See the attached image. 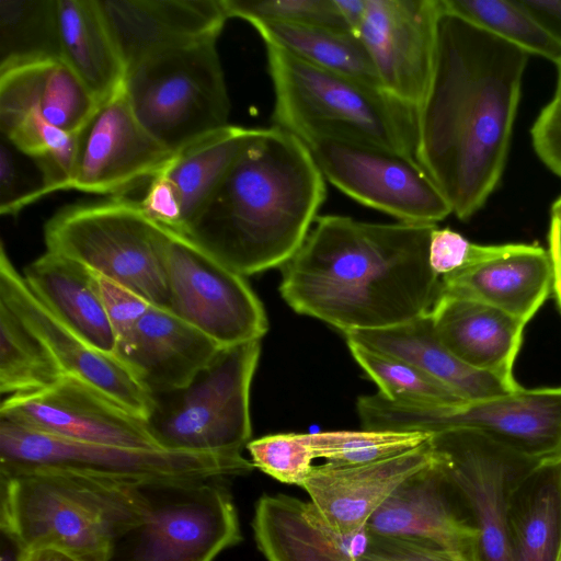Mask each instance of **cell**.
<instances>
[{
	"mask_svg": "<svg viewBox=\"0 0 561 561\" xmlns=\"http://www.w3.org/2000/svg\"><path fill=\"white\" fill-rule=\"evenodd\" d=\"M515 244H477L450 228L436 226L431 233L430 265L437 276L443 277L502 256L512 251Z\"/></svg>",
	"mask_w": 561,
	"mask_h": 561,
	"instance_id": "ab89813d",
	"label": "cell"
},
{
	"mask_svg": "<svg viewBox=\"0 0 561 561\" xmlns=\"http://www.w3.org/2000/svg\"><path fill=\"white\" fill-rule=\"evenodd\" d=\"M437 458L432 437L400 455L357 466H313L301 488L337 531L365 529L379 506L408 478Z\"/></svg>",
	"mask_w": 561,
	"mask_h": 561,
	"instance_id": "7402d4cb",
	"label": "cell"
},
{
	"mask_svg": "<svg viewBox=\"0 0 561 561\" xmlns=\"http://www.w3.org/2000/svg\"><path fill=\"white\" fill-rule=\"evenodd\" d=\"M23 277L68 329L94 350L115 356L116 336L95 272L46 251L24 268Z\"/></svg>",
	"mask_w": 561,
	"mask_h": 561,
	"instance_id": "4316f807",
	"label": "cell"
},
{
	"mask_svg": "<svg viewBox=\"0 0 561 561\" xmlns=\"http://www.w3.org/2000/svg\"><path fill=\"white\" fill-rule=\"evenodd\" d=\"M537 24L561 45V0H518Z\"/></svg>",
	"mask_w": 561,
	"mask_h": 561,
	"instance_id": "f6af8a7d",
	"label": "cell"
},
{
	"mask_svg": "<svg viewBox=\"0 0 561 561\" xmlns=\"http://www.w3.org/2000/svg\"><path fill=\"white\" fill-rule=\"evenodd\" d=\"M253 469V463L243 456L81 443L0 420V474L54 470L140 485L226 479L248 474Z\"/></svg>",
	"mask_w": 561,
	"mask_h": 561,
	"instance_id": "52a82bcc",
	"label": "cell"
},
{
	"mask_svg": "<svg viewBox=\"0 0 561 561\" xmlns=\"http://www.w3.org/2000/svg\"><path fill=\"white\" fill-rule=\"evenodd\" d=\"M169 232V310L221 347L261 340L267 317L245 277Z\"/></svg>",
	"mask_w": 561,
	"mask_h": 561,
	"instance_id": "4fadbf2b",
	"label": "cell"
},
{
	"mask_svg": "<svg viewBox=\"0 0 561 561\" xmlns=\"http://www.w3.org/2000/svg\"><path fill=\"white\" fill-rule=\"evenodd\" d=\"M61 60L102 105L125 84L126 69L96 0H57Z\"/></svg>",
	"mask_w": 561,
	"mask_h": 561,
	"instance_id": "4dcf8cb0",
	"label": "cell"
},
{
	"mask_svg": "<svg viewBox=\"0 0 561 561\" xmlns=\"http://www.w3.org/2000/svg\"><path fill=\"white\" fill-rule=\"evenodd\" d=\"M252 528L266 561H357L370 539L366 528L337 531L311 501L285 494L257 500Z\"/></svg>",
	"mask_w": 561,
	"mask_h": 561,
	"instance_id": "cb8c5ba5",
	"label": "cell"
},
{
	"mask_svg": "<svg viewBox=\"0 0 561 561\" xmlns=\"http://www.w3.org/2000/svg\"><path fill=\"white\" fill-rule=\"evenodd\" d=\"M98 107L95 99L62 60L0 71V123L35 112L51 126L76 134Z\"/></svg>",
	"mask_w": 561,
	"mask_h": 561,
	"instance_id": "83f0119b",
	"label": "cell"
},
{
	"mask_svg": "<svg viewBox=\"0 0 561 561\" xmlns=\"http://www.w3.org/2000/svg\"><path fill=\"white\" fill-rule=\"evenodd\" d=\"M432 434L380 430L310 433L316 458L334 466H357L387 459L427 442Z\"/></svg>",
	"mask_w": 561,
	"mask_h": 561,
	"instance_id": "8d00e7d4",
	"label": "cell"
},
{
	"mask_svg": "<svg viewBox=\"0 0 561 561\" xmlns=\"http://www.w3.org/2000/svg\"><path fill=\"white\" fill-rule=\"evenodd\" d=\"M348 341L411 363L456 391L477 401L519 390L456 357L437 337L430 312L405 323L380 330L344 333Z\"/></svg>",
	"mask_w": 561,
	"mask_h": 561,
	"instance_id": "f1b7e54d",
	"label": "cell"
},
{
	"mask_svg": "<svg viewBox=\"0 0 561 561\" xmlns=\"http://www.w3.org/2000/svg\"><path fill=\"white\" fill-rule=\"evenodd\" d=\"M356 410L365 430L436 434L474 430L529 458L561 459V387L524 389L451 405H411L379 392L362 396Z\"/></svg>",
	"mask_w": 561,
	"mask_h": 561,
	"instance_id": "8fae6325",
	"label": "cell"
},
{
	"mask_svg": "<svg viewBox=\"0 0 561 561\" xmlns=\"http://www.w3.org/2000/svg\"><path fill=\"white\" fill-rule=\"evenodd\" d=\"M216 43L207 39L157 54L126 73L125 93L135 116L173 153L230 125Z\"/></svg>",
	"mask_w": 561,
	"mask_h": 561,
	"instance_id": "ba28073f",
	"label": "cell"
},
{
	"mask_svg": "<svg viewBox=\"0 0 561 561\" xmlns=\"http://www.w3.org/2000/svg\"><path fill=\"white\" fill-rule=\"evenodd\" d=\"M0 420L75 442L161 449L145 419L72 375L38 391L8 396Z\"/></svg>",
	"mask_w": 561,
	"mask_h": 561,
	"instance_id": "9a60e30c",
	"label": "cell"
},
{
	"mask_svg": "<svg viewBox=\"0 0 561 561\" xmlns=\"http://www.w3.org/2000/svg\"><path fill=\"white\" fill-rule=\"evenodd\" d=\"M221 348L169 309L150 304L115 356L153 396L188 385Z\"/></svg>",
	"mask_w": 561,
	"mask_h": 561,
	"instance_id": "603a6c76",
	"label": "cell"
},
{
	"mask_svg": "<svg viewBox=\"0 0 561 561\" xmlns=\"http://www.w3.org/2000/svg\"><path fill=\"white\" fill-rule=\"evenodd\" d=\"M174 154L142 127L123 87L80 131L70 190L123 197L150 183Z\"/></svg>",
	"mask_w": 561,
	"mask_h": 561,
	"instance_id": "e0dca14e",
	"label": "cell"
},
{
	"mask_svg": "<svg viewBox=\"0 0 561 561\" xmlns=\"http://www.w3.org/2000/svg\"><path fill=\"white\" fill-rule=\"evenodd\" d=\"M65 375L44 343L0 301V392L14 396L38 391Z\"/></svg>",
	"mask_w": 561,
	"mask_h": 561,
	"instance_id": "836d02e7",
	"label": "cell"
},
{
	"mask_svg": "<svg viewBox=\"0 0 561 561\" xmlns=\"http://www.w3.org/2000/svg\"><path fill=\"white\" fill-rule=\"evenodd\" d=\"M274 91L273 126L302 142L347 138L415 158V111L381 88L265 45Z\"/></svg>",
	"mask_w": 561,
	"mask_h": 561,
	"instance_id": "5b68a950",
	"label": "cell"
},
{
	"mask_svg": "<svg viewBox=\"0 0 561 561\" xmlns=\"http://www.w3.org/2000/svg\"><path fill=\"white\" fill-rule=\"evenodd\" d=\"M527 60L519 47L443 9L431 82L415 111V159L460 220L501 181Z\"/></svg>",
	"mask_w": 561,
	"mask_h": 561,
	"instance_id": "6da1fadb",
	"label": "cell"
},
{
	"mask_svg": "<svg viewBox=\"0 0 561 561\" xmlns=\"http://www.w3.org/2000/svg\"><path fill=\"white\" fill-rule=\"evenodd\" d=\"M21 176L13 156L4 144L0 148V213L16 215L18 206L23 197Z\"/></svg>",
	"mask_w": 561,
	"mask_h": 561,
	"instance_id": "ee69618b",
	"label": "cell"
},
{
	"mask_svg": "<svg viewBox=\"0 0 561 561\" xmlns=\"http://www.w3.org/2000/svg\"><path fill=\"white\" fill-rule=\"evenodd\" d=\"M334 187L402 222L436 225L450 205L415 158L347 138L304 142Z\"/></svg>",
	"mask_w": 561,
	"mask_h": 561,
	"instance_id": "7c38bea8",
	"label": "cell"
},
{
	"mask_svg": "<svg viewBox=\"0 0 561 561\" xmlns=\"http://www.w3.org/2000/svg\"><path fill=\"white\" fill-rule=\"evenodd\" d=\"M553 219V218H552ZM556 220V219H554ZM557 221V220H556ZM558 224L561 226V224L558 221Z\"/></svg>",
	"mask_w": 561,
	"mask_h": 561,
	"instance_id": "f5cc1de1",
	"label": "cell"
},
{
	"mask_svg": "<svg viewBox=\"0 0 561 561\" xmlns=\"http://www.w3.org/2000/svg\"><path fill=\"white\" fill-rule=\"evenodd\" d=\"M430 316L439 341L461 362L520 387L513 365L527 323L493 306L445 294Z\"/></svg>",
	"mask_w": 561,
	"mask_h": 561,
	"instance_id": "d4e9b609",
	"label": "cell"
},
{
	"mask_svg": "<svg viewBox=\"0 0 561 561\" xmlns=\"http://www.w3.org/2000/svg\"><path fill=\"white\" fill-rule=\"evenodd\" d=\"M46 251L62 255L169 309L170 232L139 201L111 197L62 207L44 226Z\"/></svg>",
	"mask_w": 561,
	"mask_h": 561,
	"instance_id": "8992f818",
	"label": "cell"
},
{
	"mask_svg": "<svg viewBox=\"0 0 561 561\" xmlns=\"http://www.w3.org/2000/svg\"><path fill=\"white\" fill-rule=\"evenodd\" d=\"M442 11L440 0H367L356 35L381 89L414 111L431 82Z\"/></svg>",
	"mask_w": 561,
	"mask_h": 561,
	"instance_id": "2e32d148",
	"label": "cell"
},
{
	"mask_svg": "<svg viewBox=\"0 0 561 561\" xmlns=\"http://www.w3.org/2000/svg\"><path fill=\"white\" fill-rule=\"evenodd\" d=\"M0 526L21 551L56 548L106 561L114 537L139 515V485L54 470L0 474Z\"/></svg>",
	"mask_w": 561,
	"mask_h": 561,
	"instance_id": "277c9868",
	"label": "cell"
},
{
	"mask_svg": "<svg viewBox=\"0 0 561 561\" xmlns=\"http://www.w3.org/2000/svg\"><path fill=\"white\" fill-rule=\"evenodd\" d=\"M96 274V273H95ZM101 296L116 336V350L131 336L150 302L127 287L96 274Z\"/></svg>",
	"mask_w": 561,
	"mask_h": 561,
	"instance_id": "60d3db41",
	"label": "cell"
},
{
	"mask_svg": "<svg viewBox=\"0 0 561 561\" xmlns=\"http://www.w3.org/2000/svg\"><path fill=\"white\" fill-rule=\"evenodd\" d=\"M530 134L537 156L561 178V102L552 100L542 108Z\"/></svg>",
	"mask_w": 561,
	"mask_h": 561,
	"instance_id": "7bdbcfd3",
	"label": "cell"
},
{
	"mask_svg": "<svg viewBox=\"0 0 561 561\" xmlns=\"http://www.w3.org/2000/svg\"><path fill=\"white\" fill-rule=\"evenodd\" d=\"M18 561H80L72 554L56 548H33L22 550Z\"/></svg>",
	"mask_w": 561,
	"mask_h": 561,
	"instance_id": "c3c4849f",
	"label": "cell"
},
{
	"mask_svg": "<svg viewBox=\"0 0 561 561\" xmlns=\"http://www.w3.org/2000/svg\"><path fill=\"white\" fill-rule=\"evenodd\" d=\"M259 128L228 125L191 144L147 187L139 204L152 220L182 234Z\"/></svg>",
	"mask_w": 561,
	"mask_h": 561,
	"instance_id": "44dd1931",
	"label": "cell"
},
{
	"mask_svg": "<svg viewBox=\"0 0 561 561\" xmlns=\"http://www.w3.org/2000/svg\"><path fill=\"white\" fill-rule=\"evenodd\" d=\"M357 561H479V559L476 554L449 551L419 541L370 535L368 546Z\"/></svg>",
	"mask_w": 561,
	"mask_h": 561,
	"instance_id": "b9f144b4",
	"label": "cell"
},
{
	"mask_svg": "<svg viewBox=\"0 0 561 561\" xmlns=\"http://www.w3.org/2000/svg\"><path fill=\"white\" fill-rule=\"evenodd\" d=\"M548 245L552 265V290L561 309V226L552 218L548 232Z\"/></svg>",
	"mask_w": 561,
	"mask_h": 561,
	"instance_id": "bcb514c9",
	"label": "cell"
},
{
	"mask_svg": "<svg viewBox=\"0 0 561 561\" xmlns=\"http://www.w3.org/2000/svg\"><path fill=\"white\" fill-rule=\"evenodd\" d=\"M222 480L140 484L138 518L114 537L106 561H215L242 540Z\"/></svg>",
	"mask_w": 561,
	"mask_h": 561,
	"instance_id": "9c48e42d",
	"label": "cell"
},
{
	"mask_svg": "<svg viewBox=\"0 0 561 561\" xmlns=\"http://www.w3.org/2000/svg\"><path fill=\"white\" fill-rule=\"evenodd\" d=\"M446 12L519 47L528 55L556 65L561 45L551 38L520 5L518 0H440Z\"/></svg>",
	"mask_w": 561,
	"mask_h": 561,
	"instance_id": "d590c367",
	"label": "cell"
},
{
	"mask_svg": "<svg viewBox=\"0 0 561 561\" xmlns=\"http://www.w3.org/2000/svg\"><path fill=\"white\" fill-rule=\"evenodd\" d=\"M125 66L217 39L228 20L222 0H96Z\"/></svg>",
	"mask_w": 561,
	"mask_h": 561,
	"instance_id": "ffe728a7",
	"label": "cell"
},
{
	"mask_svg": "<svg viewBox=\"0 0 561 561\" xmlns=\"http://www.w3.org/2000/svg\"><path fill=\"white\" fill-rule=\"evenodd\" d=\"M551 218L561 224V196L553 203L551 207Z\"/></svg>",
	"mask_w": 561,
	"mask_h": 561,
	"instance_id": "681fc988",
	"label": "cell"
},
{
	"mask_svg": "<svg viewBox=\"0 0 561 561\" xmlns=\"http://www.w3.org/2000/svg\"><path fill=\"white\" fill-rule=\"evenodd\" d=\"M347 346L353 358L389 401L411 405H451L467 402L448 386L401 358L353 341Z\"/></svg>",
	"mask_w": 561,
	"mask_h": 561,
	"instance_id": "e575fe53",
	"label": "cell"
},
{
	"mask_svg": "<svg viewBox=\"0 0 561 561\" xmlns=\"http://www.w3.org/2000/svg\"><path fill=\"white\" fill-rule=\"evenodd\" d=\"M440 465L478 531L479 561H513L508 502L517 480L539 460L474 430L432 435Z\"/></svg>",
	"mask_w": 561,
	"mask_h": 561,
	"instance_id": "5bb4252c",
	"label": "cell"
},
{
	"mask_svg": "<svg viewBox=\"0 0 561 561\" xmlns=\"http://www.w3.org/2000/svg\"><path fill=\"white\" fill-rule=\"evenodd\" d=\"M557 561H561V543H560V549H559Z\"/></svg>",
	"mask_w": 561,
	"mask_h": 561,
	"instance_id": "816d5d0a",
	"label": "cell"
},
{
	"mask_svg": "<svg viewBox=\"0 0 561 561\" xmlns=\"http://www.w3.org/2000/svg\"><path fill=\"white\" fill-rule=\"evenodd\" d=\"M435 227L318 216L280 267V296L295 312L343 334L387 329L424 316L440 291V277L428 257Z\"/></svg>",
	"mask_w": 561,
	"mask_h": 561,
	"instance_id": "7a4b0ae2",
	"label": "cell"
},
{
	"mask_svg": "<svg viewBox=\"0 0 561 561\" xmlns=\"http://www.w3.org/2000/svg\"><path fill=\"white\" fill-rule=\"evenodd\" d=\"M552 291L548 250L516 243L508 253L440 277V291L480 301L527 323Z\"/></svg>",
	"mask_w": 561,
	"mask_h": 561,
	"instance_id": "484cf974",
	"label": "cell"
},
{
	"mask_svg": "<svg viewBox=\"0 0 561 561\" xmlns=\"http://www.w3.org/2000/svg\"><path fill=\"white\" fill-rule=\"evenodd\" d=\"M260 340L222 347L185 387L153 394L148 428L161 449L242 456Z\"/></svg>",
	"mask_w": 561,
	"mask_h": 561,
	"instance_id": "30bf717a",
	"label": "cell"
},
{
	"mask_svg": "<svg viewBox=\"0 0 561 561\" xmlns=\"http://www.w3.org/2000/svg\"><path fill=\"white\" fill-rule=\"evenodd\" d=\"M513 561H557L561 543V459L537 463L515 483L508 502Z\"/></svg>",
	"mask_w": 561,
	"mask_h": 561,
	"instance_id": "f546056e",
	"label": "cell"
},
{
	"mask_svg": "<svg viewBox=\"0 0 561 561\" xmlns=\"http://www.w3.org/2000/svg\"><path fill=\"white\" fill-rule=\"evenodd\" d=\"M347 28L355 36L364 21L367 0H334Z\"/></svg>",
	"mask_w": 561,
	"mask_h": 561,
	"instance_id": "7dc6e473",
	"label": "cell"
},
{
	"mask_svg": "<svg viewBox=\"0 0 561 561\" xmlns=\"http://www.w3.org/2000/svg\"><path fill=\"white\" fill-rule=\"evenodd\" d=\"M254 468L275 480L301 488L316 459L309 434L266 435L250 440L245 447Z\"/></svg>",
	"mask_w": 561,
	"mask_h": 561,
	"instance_id": "f35d334b",
	"label": "cell"
},
{
	"mask_svg": "<svg viewBox=\"0 0 561 561\" xmlns=\"http://www.w3.org/2000/svg\"><path fill=\"white\" fill-rule=\"evenodd\" d=\"M558 67V80H557V88L554 93V99L558 102H561V60L557 64Z\"/></svg>",
	"mask_w": 561,
	"mask_h": 561,
	"instance_id": "f907efd6",
	"label": "cell"
},
{
	"mask_svg": "<svg viewBox=\"0 0 561 561\" xmlns=\"http://www.w3.org/2000/svg\"><path fill=\"white\" fill-rule=\"evenodd\" d=\"M222 4L228 19L250 24L267 21L350 32L334 0H222Z\"/></svg>",
	"mask_w": 561,
	"mask_h": 561,
	"instance_id": "74e56055",
	"label": "cell"
},
{
	"mask_svg": "<svg viewBox=\"0 0 561 561\" xmlns=\"http://www.w3.org/2000/svg\"><path fill=\"white\" fill-rule=\"evenodd\" d=\"M0 301L44 343L66 375L93 385L147 421L153 408L152 396L121 359L88 345L44 305L15 270L2 243Z\"/></svg>",
	"mask_w": 561,
	"mask_h": 561,
	"instance_id": "ac0fdd59",
	"label": "cell"
},
{
	"mask_svg": "<svg viewBox=\"0 0 561 561\" xmlns=\"http://www.w3.org/2000/svg\"><path fill=\"white\" fill-rule=\"evenodd\" d=\"M251 25L265 45L275 46L312 66L381 88L365 46L350 32L267 21Z\"/></svg>",
	"mask_w": 561,
	"mask_h": 561,
	"instance_id": "1f68e13d",
	"label": "cell"
},
{
	"mask_svg": "<svg viewBox=\"0 0 561 561\" xmlns=\"http://www.w3.org/2000/svg\"><path fill=\"white\" fill-rule=\"evenodd\" d=\"M61 60L57 0H0V71Z\"/></svg>",
	"mask_w": 561,
	"mask_h": 561,
	"instance_id": "d6a6232c",
	"label": "cell"
},
{
	"mask_svg": "<svg viewBox=\"0 0 561 561\" xmlns=\"http://www.w3.org/2000/svg\"><path fill=\"white\" fill-rule=\"evenodd\" d=\"M325 197V179L307 146L275 126L259 128L181 236L253 275L291 257Z\"/></svg>",
	"mask_w": 561,
	"mask_h": 561,
	"instance_id": "3957f363",
	"label": "cell"
},
{
	"mask_svg": "<svg viewBox=\"0 0 561 561\" xmlns=\"http://www.w3.org/2000/svg\"><path fill=\"white\" fill-rule=\"evenodd\" d=\"M365 528L374 536L413 540L478 557V531L447 478L438 454L433 463L392 492Z\"/></svg>",
	"mask_w": 561,
	"mask_h": 561,
	"instance_id": "d6986e66",
	"label": "cell"
}]
</instances>
